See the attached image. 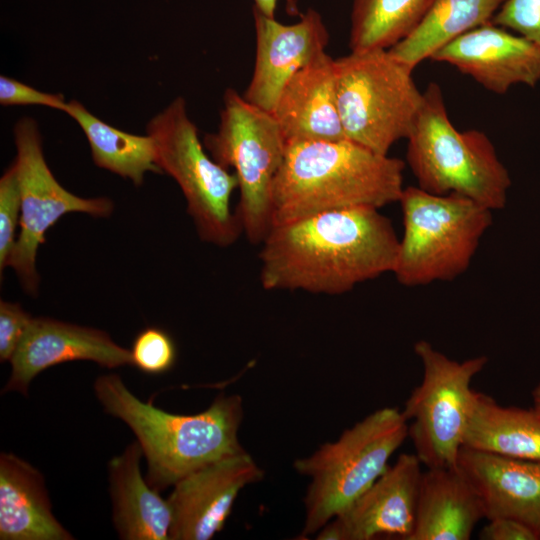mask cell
Segmentation results:
<instances>
[{
    "label": "cell",
    "instance_id": "obj_25",
    "mask_svg": "<svg viewBox=\"0 0 540 540\" xmlns=\"http://www.w3.org/2000/svg\"><path fill=\"white\" fill-rule=\"evenodd\" d=\"M433 0H353L351 52L390 49L419 25Z\"/></svg>",
    "mask_w": 540,
    "mask_h": 540
},
{
    "label": "cell",
    "instance_id": "obj_10",
    "mask_svg": "<svg viewBox=\"0 0 540 540\" xmlns=\"http://www.w3.org/2000/svg\"><path fill=\"white\" fill-rule=\"evenodd\" d=\"M423 367L402 413L415 454L427 468L455 467L474 390L471 381L487 364L486 356L453 360L426 340L414 344Z\"/></svg>",
    "mask_w": 540,
    "mask_h": 540
},
{
    "label": "cell",
    "instance_id": "obj_19",
    "mask_svg": "<svg viewBox=\"0 0 540 540\" xmlns=\"http://www.w3.org/2000/svg\"><path fill=\"white\" fill-rule=\"evenodd\" d=\"M0 539H75L53 514L43 474L7 452L0 454Z\"/></svg>",
    "mask_w": 540,
    "mask_h": 540
},
{
    "label": "cell",
    "instance_id": "obj_18",
    "mask_svg": "<svg viewBox=\"0 0 540 540\" xmlns=\"http://www.w3.org/2000/svg\"><path fill=\"white\" fill-rule=\"evenodd\" d=\"M272 114L287 143L347 139L337 102L335 59L325 52L295 73Z\"/></svg>",
    "mask_w": 540,
    "mask_h": 540
},
{
    "label": "cell",
    "instance_id": "obj_24",
    "mask_svg": "<svg viewBox=\"0 0 540 540\" xmlns=\"http://www.w3.org/2000/svg\"><path fill=\"white\" fill-rule=\"evenodd\" d=\"M73 118L90 146L94 164L140 186L145 174H161L155 163L151 137L131 134L115 128L97 118L77 100L68 102L65 112Z\"/></svg>",
    "mask_w": 540,
    "mask_h": 540
},
{
    "label": "cell",
    "instance_id": "obj_27",
    "mask_svg": "<svg viewBox=\"0 0 540 540\" xmlns=\"http://www.w3.org/2000/svg\"><path fill=\"white\" fill-rule=\"evenodd\" d=\"M21 219V197L14 162L0 179V272L8 266Z\"/></svg>",
    "mask_w": 540,
    "mask_h": 540
},
{
    "label": "cell",
    "instance_id": "obj_32",
    "mask_svg": "<svg viewBox=\"0 0 540 540\" xmlns=\"http://www.w3.org/2000/svg\"><path fill=\"white\" fill-rule=\"evenodd\" d=\"M278 0H254L255 8L268 17H274Z\"/></svg>",
    "mask_w": 540,
    "mask_h": 540
},
{
    "label": "cell",
    "instance_id": "obj_12",
    "mask_svg": "<svg viewBox=\"0 0 540 540\" xmlns=\"http://www.w3.org/2000/svg\"><path fill=\"white\" fill-rule=\"evenodd\" d=\"M416 454L402 453L351 505L317 532L318 540H410L422 477Z\"/></svg>",
    "mask_w": 540,
    "mask_h": 540
},
{
    "label": "cell",
    "instance_id": "obj_8",
    "mask_svg": "<svg viewBox=\"0 0 540 540\" xmlns=\"http://www.w3.org/2000/svg\"><path fill=\"white\" fill-rule=\"evenodd\" d=\"M146 131L155 163L179 185L199 237L219 247L234 244L243 233L231 208L237 177L205 152L184 98H175L151 118Z\"/></svg>",
    "mask_w": 540,
    "mask_h": 540
},
{
    "label": "cell",
    "instance_id": "obj_33",
    "mask_svg": "<svg viewBox=\"0 0 540 540\" xmlns=\"http://www.w3.org/2000/svg\"><path fill=\"white\" fill-rule=\"evenodd\" d=\"M534 408L540 412V384L532 392Z\"/></svg>",
    "mask_w": 540,
    "mask_h": 540
},
{
    "label": "cell",
    "instance_id": "obj_31",
    "mask_svg": "<svg viewBox=\"0 0 540 540\" xmlns=\"http://www.w3.org/2000/svg\"><path fill=\"white\" fill-rule=\"evenodd\" d=\"M488 521L479 534L481 540H537L535 535L518 521L508 518Z\"/></svg>",
    "mask_w": 540,
    "mask_h": 540
},
{
    "label": "cell",
    "instance_id": "obj_23",
    "mask_svg": "<svg viewBox=\"0 0 540 540\" xmlns=\"http://www.w3.org/2000/svg\"><path fill=\"white\" fill-rule=\"evenodd\" d=\"M506 0H433L419 25L389 52L414 70L464 33L491 22Z\"/></svg>",
    "mask_w": 540,
    "mask_h": 540
},
{
    "label": "cell",
    "instance_id": "obj_17",
    "mask_svg": "<svg viewBox=\"0 0 540 540\" xmlns=\"http://www.w3.org/2000/svg\"><path fill=\"white\" fill-rule=\"evenodd\" d=\"M457 466L475 489L484 518H508L540 540V462L466 447Z\"/></svg>",
    "mask_w": 540,
    "mask_h": 540
},
{
    "label": "cell",
    "instance_id": "obj_4",
    "mask_svg": "<svg viewBox=\"0 0 540 540\" xmlns=\"http://www.w3.org/2000/svg\"><path fill=\"white\" fill-rule=\"evenodd\" d=\"M423 94L406 152L418 187L437 195L459 194L492 211L504 208L511 179L489 137L453 126L438 84L429 83Z\"/></svg>",
    "mask_w": 540,
    "mask_h": 540
},
{
    "label": "cell",
    "instance_id": "obj_13",
    "mask_svg": "<svg viewBox=\"0 0 540 540\" xmlns=\"http://www.w3.org/2000/svg\"><path fill=\"white\" fill-rule=\"evenodd\" d=\"M246 451L209 463L173 485L167 498L171 540H208L219 532L239 492L263 479Z\"/></svg>",
    "mask_w": 540,
    "mask_h": 540
},
{
    "label": "cell",
    "instance_id": "obj_28",
    "mask_svg": "<svg viewBox=\"0 0 540 540\" xmlns=\"http://www.w3.org/2000/svg\"><path fill=\"white\" fill-rule=\"evenodd\" d=\"M491 22L540 47V0H506Z\"/></svg>",
    "mask_w": 540,
    "mask_h": 540
},
{
    "label": "cell",
    "instance_id": "obj_3",
    "mask_svg": "<svg viewBox=\"0 0 540 540\" xmlns=\"http://www.w3.org/2000/svg\"><path fill=\"white\" fill-rule=\"evenodd\" d=\"M405 163L348 139L287 143L272 190V225L398 202Z\"/></svg>",
    "mask_w": 540,
    "mask_h": 540
},
{
    "label": "cell",
    "instance_id": "obj_21",
    "mask_svg": "<svg viewBox=\"0 0 540 540\" xmlns=\"http://www.w3.org/2000/svg\"><path fill=\"white\" fill-rule=\"evenodd\" d=\"M482 518L479 496L458 466L427 468L410 540H469Z\"/></svg>",
    "mask_w": 540,
    "mask_h": 540
},
{
    "label": "cell",
    "instance_id": "obj_2",
    "mask_svg": "<svg viewBox=\"0 0 540 540\" xmlns=\"http://www.w3.org/2000/svg\"><path fill=\"white\" fill-rule=\"evenodd\" d=\"M93 390L104 411L136 436L147 463L145 479L159 492L209 463L245 451L238 438L244 409L237 394H220L206 410L181 415L140 400L115 373L97 377Z\"/></svg>",
    "mask_w": 540,
    "mask_h": 540
},
{
    "label": "cell",
    "instance_id": "obj_22",
    "mask_svg": "<svg viewBox=\"0 0 540 540\" xmlns=\"http://www.w3.org/2000/svg\"><path fill=\"white\" fill-rule=\"evenodd\" d=\"M462 447L540 462V412L474 390Z\"/></svg>",
    "mask_w": 540,
    "mask_h": 540
},
{
    "label": "cell",
    "instance_id": "obj_20",
    "mask_svg": "<svg viewBox=\"0 0 540 540\" xmlns=\"http://www.w3.org/2000/svg\"><path fill=\"white\" fill-rule=\"evenodd\" d=\"M142 456L136 440L108 463L114 527L123 540H169L171 510L167 499L143 478Z\"/></svg>",
    "mask_w": 540,
    "mask_h": 540
},
{
    "label": "cell",
    "instance_id": "obj_1",
    "mask_svg": "<svg viewBox=\"0 0 540 540\" xmlns=\"http://www.w3.org/2000/svg\"><path fill=\"white\" fill-rule=\"evenodd\" d=\"M261 244L265 290L340 295L392 272L399 238L379 209L357 207L272 225Z\"/></svg>",
    "mask_w": 540,
    "mask_h": 540
},
{
    "label": "cell",
    "instance_id": "obj_6",
    "mask_svg": "<svg viewBox=\"0 0 540 540\" xmlns=\"http://www.w3.org/2000/svg\"><path fill=\"white\" fill-rule=\"evenodd\" d=\"M403 235L392 273L407 287L449 281L470 266L493 211L459 194L403 189Z\"/></svg>",
    "mask_w": 540,
    "mask_h": 540
},
{
    "label": "cell",
    "instance_id": "obj_26",
    "mask_svg": "<svg viewBox=\"0 0 540 540\" xmlns=\"http://www.w3.org/2000/svg\"><path fill=\"white\" fill-rule=\"evenodd\" d=\"M130 352L132 365L152 375L169 371L176 361L173 339L158 327H147L140 331L133 341Z\"/></svg>",
    "mask_w": 540,
    "mask_h": 540
},
{
    "label": "cell",
    "instance_id": "obj_9",
    "mask_svg": "<svg viewBox=\"0 0 540 540\" xmlns=\"http://www.w3.org/2000/svg\"><path fill=\"white\" fill-rule=\"evenodd\" d=\"M211 157L238 180L235 210L246 238L261 244L272 227V190L287 141L276 118L233 89L223 97L220 123L203 140Z\"/></svg>",
    "mask_w": 540,
    "mask_h": 540
},
{
    "label": "cell",
    "instance_id": "obj_29",
    "mask_svg": "<svg viewBox=\"0 0 540 540\" xmlns=\"http://www.w3.org/2000/svg\"><path fill=\"white\" fill-rule=\"evenodd\" d=\"M0 104L4 106L40 105L64 113L68 106V102L61 93L43 92L4 75L0 76Z\"/></svg>",
    "mask_w": 540,
    "mask_h": 540
},
{
    "label": "cell",
    "instance_id": "obj_11",
    "mask_svg": "<svg viewBox=\"0 0 540 540\" xmlns=\"http://www.w3.org/2000/svg\"><path fill=\"white\" fill-rule=\"evenodd\" d=\"M16 158L13 161L21 197L20 232L8 266L16 272L28 295L38 294L40 277L36 258L46 232L65 214L85 213L108 217L114 209L107 197L83 198L64 188L50 170L37 122L20 118L13 128Z\"/></svg>",
    "mask_w": 540,
    "mask_h": 540
},
{
    "label": "cell",
    "instance_id": "obj_14",
    "mask_svg": "<svg viewBox=\"0 0 540 540\" xmlns=\"http://www.w3.org/2000/svg\"><path fill=\"white\" fill-rule=\"evenodd\" d=\"M71 361H92L106 368L132 365L130 350L105 331L47 317L33 318L10 360L11 374L2 393L28 396L42 371Z\"/></svg>",
    "mask_w": 540,
    "mask_h": 540
},
{
    "label": "cell",
    "instance_id": "obj_30",
    "mask_svg": "<svg viewBox=\"0 0 540 540\" xmlns=\"http://www.w3.org/2000/svg\"><path fill=\"white\" fill-rule=\"evenodd\" d=\"M33 317L20 304L0 301V361L13 357Z\"/></svg>",
    "mask_w": 540,
    "mask_h": 540
},
{
    "label": "cell",
    "instance_id": "obj_5",
    "mask_svg": "<svg viewBox=\"0 0 540 540\" xmlns=\"http://www.w3.org/2000/svg\"><path fill=\"white\" fill-rule=\"evenodd\" d=\"M407 422L397 408L378 409L336 441L294 462L298 473L311 478L304 498L301 538L316 534L380 477L391 455L408 437Z\"/></svg>",
    "mask_w": 540,
    "mask_h": 540
},
{
    "label": "cell",
    "instance_id": "obj_7",
    "mask_svg": "<svg viewBox=\"0 0 540 540\" xmlns=\"http://www.w3.org/2000/svg\"><path fill=\"white\" fill-rule=\"evenodd\" d=\"M335 69L346 138L387 155L397 141L408 138L423 103L413 70L388 49L350 52L335 59Z\"/></svg>",
    "mask_w": 540,
    "mask_h": 540
},
{
    "label": "cell",
    "instance_id": "obj_15",
    "mask_svg": "<svg viewBox=\"0 0 540 540\" xmlns=\"http://www.w3.org/2000/svg\"><path fill=\"white\" fill-rule=\"evenodd\" d=\"M256 58L243 95L252 104L272 112L289 79L322 54L329 33L321 15L308 9L294 24H282L255 7Z\"/></svg>",
    "mask_w": 540,
    "mask_h": 540
},
{
    "label": "cell",
    "instance_id": "obj_16",
    "mask_svg": "<svg viewBox=\"0 0 540 540\" xmlns=\"http://www.w3.org/2000/svg\"><path fill=\"white\" fill-rule=\"evenodd\" d=\"M430 59L456 67L496 94L540 81V47L492 22L464 33Z\"/></svg>",
    "mask_w": 540,
    "mask_h": 540
}]
</instances>
